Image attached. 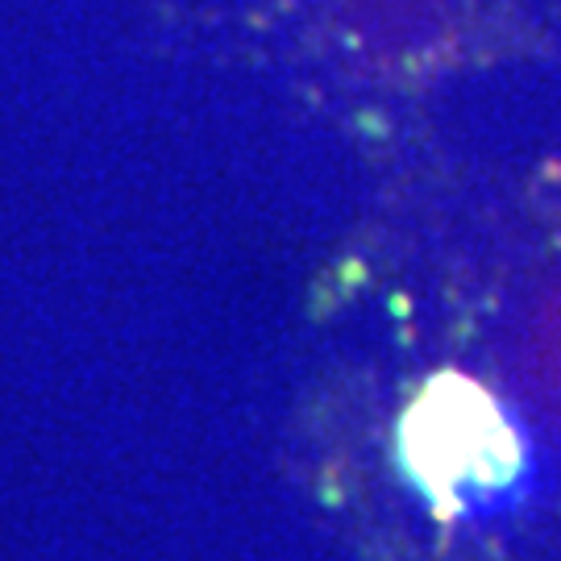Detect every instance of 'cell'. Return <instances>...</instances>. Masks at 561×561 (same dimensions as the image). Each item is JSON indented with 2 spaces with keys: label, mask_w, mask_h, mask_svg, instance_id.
<instances>
[{
  "label": "cell",
  "mask_w": 561,
  "mask_h": 561,
  "mask_svg": "<svg viewBox=\"0 0 561 561\" xmlns=\"http://www.w3.org/2000/svg\"><path fill=\"white\" fill-rule=\"evenodd\" d=\"M403 482L433 516L461 512L512 491L524 470V442L500 400L458 370H442L412 396L396 428Z\"/></svg>",
  "instance_id": "cell-1"
}]
</instances>
